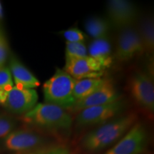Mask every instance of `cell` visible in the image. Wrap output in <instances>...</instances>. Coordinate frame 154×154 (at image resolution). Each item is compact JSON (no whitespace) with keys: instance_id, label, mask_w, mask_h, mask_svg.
<instances>
[{"instance_id":"obj_1","label":"cell","mask_w":154,"mask_h":154,"mask_svg":"<svg viewBox=\"0 0 154 154\" xmlns=\"http://www.w3.org/2000/svg\"><path fill=\"white\" fill-rule=\"evenodd\" d=\"M134 113L120 115L90 131L82 140V147L89 153L103 151L118 140L136 124Z\"/></svg>"},{"instance_id":"obj_2","label":"cell","mask_w":154,"mask_h":154,"mask_svg":"<svg viewBox=\"0 0 154 154\" xmlns=\"http://www.w3.org/2000/svg\"><path fill=\"white\" fill-rule=\"evenodd\" d=\"M23 120L31 126L51 132L66 131L73 124V119L66 109L47 103H36L23 115Z\"/></svg>"},{"instance_id":"obj_3","label":"cell","mask_w":154,"mask_h":154,"mask_svg":"<svg viewBox=\"0 0 154 154\" xmlns=\"http://www.w3.org/2000/svg\"><path fill=\"white\" fill-rule=\"evenodd\" d=\"M76 81L64 70L57 69L55 74L44 84L45 103L70 109L76 103L73 95Z\"/></svg>"},{"instance_id":"obj_4","label":"cell","mask_w":154,"mask_h":154,"mask_svg":"<svg viewBox=\"0 0 154 154\" xmlns=\"http://www.w3.org/2000/svg\"><path fill=\"white\" fill-rule=\"evenodd\" d=\"M125 106L124 101L120 99L108 104L86 108L79 111L75 124L80 128L99 126L121 115Z\"/></svg>"},{"instance_id":"obj_5","label":"cell","mask_w":154,"mask_h":154,"mask_svg":"<svg viewBox=\"0 0 154 154\" xmlns=\"http://www.w3.org/2000/svg\"><path fill=\"white\" fill-rule=\"evenodd\" d=\"M47 139L38 133L32 130H14L2 138L4 149L17 153H31L44 147Z\"/></svg>"},{"instance_id":"obj_6","label":"cell","mask_w":154,"mask_h":154,"mask_svg":"<svg viewBox=\"0 0 154 154\" xmlns=\"http://www.w3.org/2000/svg\"><path fill=\"white\" fill-rule=\"evenodd\" d=\"M147 142V133L143 125L136 123L126 134L101 154H140Z\"/></svg>"},{"instance_id":"obj_7","label":"cell","mask_w":154,"mask_h":154,"mask_svg":"<svg viewBox=\"0 0 154 154\" xmlns=\"http://www.w3.org/2000/svg\"><path fill=\"white\" fill-rule=\"evenodd\" d=\"M108 22L121 31L134 26L138 20V10L134 3L126 0H111L106 5Z\"/></svg>"},{"instance_id":"obj_8","label":"cell","mask_w":154,"mask_h":154,"mask_svg":"<svg viewBox=\"0 0 154 154\" xmlns=\"http://www.w3.org/2000/svg\"><path fill=\"white\" fill-rule=\"evenodd\" d=\"M129 91L134 101L146 110L154 111V84L151 76L145 72H138L131 76Z\"/></svg>"},{"instance_id":"obj_9","label":"cell","mask_w":154,"mask_h":154,"mask_svg":"<svg viewBox=\"0 0 154 154\" xmlns=\"http://www.w3.org/2000/svg\"><path fill=\"white\" fill-rule=\"evenodd\" d=\"M144 53L143 44L136 26L119 31L114 57L120 62H126Z\"/></svg>"},{"instance_id":"obj_10","label":"cell","mask_w":154,"mask_h":154,"mask_svg":"<svg viewBox=\"0 0 154 154\" xmlns=\"http://www.w3.org/2000/svg\"><path fill=\"white\" fill-rule=\"evenodd\" d=\"M37 101L38 94L35 89L20 88L14 86L7 93L3 105L14 114L24 115L35 106Z\"/></svg>"},{"instance_id":"obj_11","label":"cell","mask_w":154,"mask_h":154,"mask_svg":"<svg viewBox=\"0 0 154 154\" xmlns=\"http://www.w3.org/2000/svg\"><path fill=\"white\" fill-rule=\"evenodd\" d=\"M64 71L76 80L101 78L103 74L101 64L89 56L82 58H66Z\"/></svg>"},{"instance_id":"obj_12","label":"cell","mask_w":154,"mask_h":154,"mask_svg":"<svg viewBox=\"0 0 154 154\" xmlns=\"http://www.w3.org/2000/svg\"><path fill=\"white\" fill-rule=\"evenodd\" d=\"M121 99L120 94L111 81L106 79L101 86L87 97L76 101L75 104L69 110L79 112L86 108L97 106L112 103Z\"/></svg>"},{"instance_id":"obj_13","label":"cell","mask_w":154,"mask_h":154,"mask_svg":"<svg viewBox=\"0 0 154 154\" xmlns=\"http://www.w3.org/2000/svg\"><path fill=\"white\" fill-rule=\"evenodd\" d=\"M9 69L16 87L34 89L40 85L36 77L14 56L10 58Z\"/></svg>"},{"instance_id":"obj_14","label":"cell","mask_w":154,"mask_h":154,"mask_svg":"<svg viewBox=\"0 0 154 154\" xmlns=\"http://www.w3.org/2000/svg\"><path fill=\"white\" fill-rule=\"evenodd\" d=\"M88 55L98 61L103 70L112 65L113 57L109 37L94 39L88 49Z\"/></svg>"},{"instance_id":"obj_15","label":"cell","mask_w":154,"mask_h":154,"mask_svg":"<svg viewBox=\"0 0 154 154\" xmlns=\"http://www.w3.org/2000/svg\"><path fill=\"white\" fill-rule=\"evenodd\" d=\"M138 35L143 44L144 53L153 54L154 50V23L151 16L144 17L138 23L137 27Z\"/></svg>"},{"instance_id":"obj_16","label":"cell","mask_w":154,"mask_h":154,"mask_svg":"<svg viewBox=\"0 0 154 154\" xmlns=\"http://www.w3.org/2000/svg\"><path fill=\"white\" fill-rule=\"evenodd\" d=\"M106 79L91 78L76 80L74 86L73 95L76 101L87 97L104 83Z\"/></svg>"},{"instance_id":"obj_17","label":"cell","mask_w":154,"mask_h":154,"mask_svg":"<svg viewBox=\"0 0 154 154\" xmlns=\"http://www.w3.org/2000/svg\"><path fill=\"white\" fill-rule=\"evenodd\" d=\"M111 27L108 20L100 17H89L85 22L86 32L94 39L109 37Z\"/></svg>"},{"instance_id":"obj_18","label":"cell","mask_w":154,"mask_h":154,"mask_svg":"<svg viewBox=\"0 0 154 154\" xmlns=\"http://www.w3.org/2000/svg\"><path fill=\"white\" fill-rule=\"evenodd\" d=\"M66 58H82L87 57L88 49L84 42H66Z\"/></svg>"},{"instance_id":"obj_19","label":"cell","mask_w":154,"mask_h":154,"mask_svg":"<svg viewBox=\"0 0 154 154\" xmlns=\"http://www.w3.org/2000/svg\"><path fill=\"white\" fill-rule=\"evenodd\" d=\"M17 123L14 119L7 115H0V139H2L14 130Z\"/></svg>"},{"instance_id":"obj_20","label":"cell","mask_w":154,"mask_h":154,"mask_svg":"<svg viewBox=\"0 0 154 154\" xmlns=\"http://www.w3.org/2000/svg\"><path fill=\"white\" fill-rule=\"evenodd\" d=\"M14 86V82L8 67L0 68V91L8 92Z\"/></svg>"},{"instance_id":"obj_21","label":"cell","mask_w":154,"mask_h":154,"mask_svg":"<svg viewBox=\"0 0 154 154\" xmlns=\"http://www.w3.org/2000/svg\"><path fill=\"white\" fill-rule=\"evenodd\" d=\"M63 38L67 42H84L86 39V35L79 29L74 27L69 28L68 29L61 32Z\"/></svg>"},{"instance_id":"obj_22","label":"cell","mask_w":154,"mask_h":154,"mask_svg":"<svg viewBox=\"0 0 154 154\" xmlns=\"http://www.w3.org/2000/svg\"><path fill=\"white\" fill-rule=\"evenodd\" d=\"M27 154H72V153L66 146L54 145L44 146Z\"/></svg>"},{"instance_id":"obj_23","label":"cell","mask_w":154,"mask_h":154,"mask_svg":"<svg viewBox=\"0 0 154 154\" xmlns=\"http://www.w3.org/2000/svg\"><path fill=\"white\" fill-rule=\"evenodd\" d=\"M8 55V47L7 41L0 32V67L5 66Z\"/></svg>"},{"instance_id":"obj_24","label":"cell","mask_w":154,"mask_h":154,"mask_svg":"<svg viewBox=\"0 0 154 154\" xmlns=\"http://www.w3.org/2000/svg\"><path fill=\"white\" fill-rule=\"evenodd\" d=\"M3 17V10H2V7L1 2H0V19H2Z\"/></svg>"},{"instance_id":"obj_25","label":"cell","mask_w":154,"mask_h":154,"mask_svg":"<svg viewBox=\"0 0 154 154\" xmlns=\"http://www.w3.org/2000/svg\"><path fill=\"white\" fill-rule=\"evenodd\" d=\"M0 68H2V67H0Z\"/></svg>"},{"instance_id":"obj_26","label":"cell","mask_w":154,"mask_h":154,"mask_svg":"<svg viewBox=\"0 0 154 154\" xmlns=\"http://www.w3.org/2000/svg\"><path fill=\"white\" fill-rule=\"evenodd\" d=\"M0 104H1V103H0Z\"/></svg>"}]
</instances>
